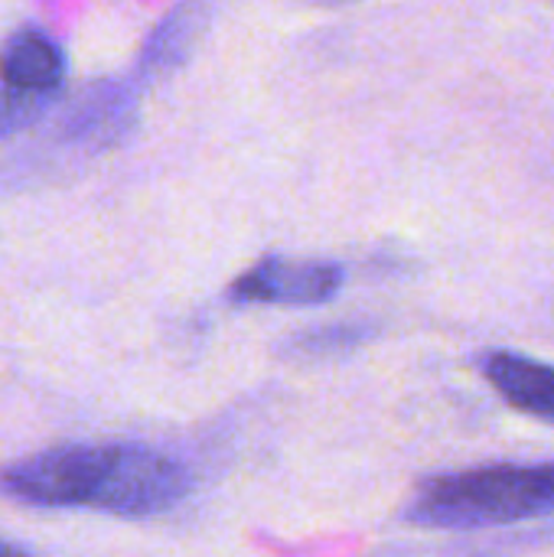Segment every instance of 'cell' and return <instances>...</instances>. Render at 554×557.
<instances>
[{
	"label": "cell",
	"mask_w": 554,
	"mask_h": 557,
	"mask_svg": "<svg viewBox=\"0 0 554 557\" xmlns=\"http://www.w3.org/2000/svg\"><path fill=\"white\" fill-rule=\"evenodd\" d=\"M554 512V463H493L424 480L405 522L438 532L500 529Z\"/></svg>",
	"instance_id": "6da1fadb"
},
{
	"label": "cell",
	"mask_w": 554,
	"mask_h": 557,
	"mask_svg": "<svg viewBox=\"0 0 554 557\" xmlns=\"http://www.w3.org/2000/svg\"><path fill=\"white\" fill-rule=\"evenodd\" d=\"M111 460L114 444H69L7 467L0 483L13 499H23L29 506L98 509L108 486Z\"/></svg>",
	"instance_id": "7a4b0ae2"
},
{
	"label": "cell",
	"mask_w": 554,
	"mask_h": 557,
	"mask_svg": "<svg viewBox=\"0 0 554 557\" xmlns=\"http://www.w3.org/2000/svg\"><path fill=\"white\" fill-rule=\"evenodd\" d=\"M189 493V470L150 447L114 444V460L101 499V512L144 519L173 509Z\"/></svg>",
	"instance_id": "3957f363"
},
{
	"label": "cell",
	"mask_w": 554,
	"mask_h": 557,
	"mask_svg": "<svg viewBox=\"0 0 554 557\" xmlns=\"http://www.w3.org/2000/svg\"><path fill=\"white\" fill-rule=\"evenodd\" d=\"M340 287H343V268L333 261L264 258L232 284V297L238 304L317 307L333 300Z\"/></svg>",
	"instance_id": "277c9868"
},
{
	"label": "cell",
	"mask_w": 554,
	"mask_h": 557,
	"mask_svg": "<svg viewBox=\"0 0 554 557\" xmlns=\"http://www.w3.org/2000/svg\"><path fill=\"white\" fill-rule=\"evenodd\" d=\"M483 375L496 388V395L539 421L554 424V369L516 352H490L483 359Z\"/></svg>",
	"instance_id": "5b68a950"
},
{
	"label": "cell",
	"mask_w": 554,
	"mask_h": 557,
	"mask_svg": "<svg viewBox=\"0 0 554 557\" xmlns=\"http://www.w3.org/2000/svg\"><path fill=\"white\" fill-rule=\"evenodd\" d=\"M62 75H65L62 49L36 29L16 33L0 52V82L7 88L46 95L59 88Z\"/></svg>",
	"instance_id": "8992f818"
},
{
	"label": "cell",
	"mask_w": 554,
	"mask_h": 557,
	"mask_svg": "<svg viewBox=\"0 0 554 557\" xmlns=\"http://www.w3.org/2000/svg\"><path fill=\"white\" fill-rule=\"evenodd\" d=\"M42 95H29V91H16V88H0V134H10L16 127H23L29 117H36V111L42 108L39 101Z\"/></svg>",
	"instance_id": "52a82bcc"
},
{
	"label": "cell",
	"mask_w": 554,
	"mask_h": 557,
	"mask_svg": "<svg viewBox=\"0 0 554 557\" xmlns=\"http://www.w3.org/2000/svg\"><path fill=\"white\" fill-rule=\"evenodd\" d=\"M13 552H20L16 545H7V542H0V555H13Z\"/></svg>",
	"instance_id": "ba28073f"
}]
</instances>
